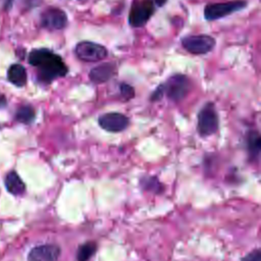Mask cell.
<instances>
[{"label": "cell", "instance_id": "ba28073f", "mask_svg": "<svg viewBox=\"0 0 261 261\" xmlns=\"http://www.w3.org/2000/svg\"><path fill=\"white\" fill-rule=\"evenodd\" d=\"M66 23V13L57 7L47 8L41 15V24L48 30H61Z\"/></svg>", "mask_w": 261, "mask_h": 261}, {"label": "cell", "instance_id": "4fadbf2b", "mask_svg": "<svg viewBox=\"0 0 261 261\" xmlns=\"http://www.w3.org/2000/svg\"><path fill=\"white\" fill-rule=\"evenodd\" d=\"M5 186L8 192H10L13 195H20L25 190L24 184L22 182L20 177L17 175V173L14 171H11L6 175Z\"/></svg>", "mask_w": 261, "mask_h": 261}, {"label": "cell", "instance_id": "3957f363", "mask_svg": "<svg viewBox=\"0 0 261 261\" xmlns=\"http://www.w3.org/2000/svg\"><path fill=\"white\" fill-rule=\"evenodd\" d=\"M247 2L244 0H233L229 2L211 3L206 5L204 9V15L207 20H215L229 15L236 11H239L246 7Z\"/></svg>", "mask_w": 261, "mask_h": 261}, {"label": "cell", "instance_id": "44dd1931", "mask_svg": "<svg viewBox=\"0 0 261 261\" xmlns=\"http://www.w3.org/2000/svg\"><path fill=\"white\" fill-rule=\"evenodd\" d=\"M154 1H155L157 6H162V5H164L166 3L167 0H154Z\"/></svg>", "mask_w": 261, "mask_h": 261}, {"label": "cell", "instance_id": "7a4b0ae2", "mask_svg": "<svg viewBox=\"0 0 261 261\" xmlns=\"http://www.w3.org/2000/svg\"><path fill=\"white\" fill-rule=\"evenodd\" d=\"M163 87L164 94H166L168 99L177 102L182 100L191 90V82L187 75L176 73L170 76L163 84Z\"/></svg>", "mask_w": 261, "mask_h": 261}, {"label": "cell", "instance_id": "9a60e30c", "mask_svg": "<svg viewBox=\"0 0 261 261\" xmlns=\"http://www.w3.org/2000/svg\"><path fill=\"white\" fill-rule=\"evenodd\" d=\"M96 248L97 246L94 242H89L80 246L76 254L77 261H88L92 257V255L95 253Z\"/></svg>", "mask_w": 261, "mask_h": 261}, {"label": "cell", "instance_id": "ffe728a7", "mask_svg": "<svg viewBox=\"0 0 261 261\" xmlns=\"http://www.w3.org/2000/svg\"><path fill=\"white\" fill-rule=\"evenodd\" d=\"M163 95H164V87H163V84H161V85H159V86L157 87V89L152 93V95H151V100H152V101L160 100Z\"/></svg>", "mask_w": 261, "mask_h": 261}, {"label": "cell", "instance_id": "8fae6325", "mask_svg": "<svg viewBox=\"0 0 261 261\" xmlns=\"http://www.w3.org/2000/svg\"><path fill=\"white\" fill-rule=\"evenodd\" d=\"M116 71V66L112 62L102 63L93 69H91L89 73L90 80L95 84H103L109 81Z\"/></svg>", "mask_w": 261, "mask_h": 261}, {"label": "cell", "instance_id": "5b68a950", "mask_svg": "<svg viewBox=\"0 0 261 261\" xmlns=\"http://www.w3.org/2000/svg\"><path fill=\"white\" fill-rule=\"evenodd\" d=\"M74 52L81 60L87 62H96L106 58L108 55V51L104 46L91 41L77 43Z\"/></svg>", "mask_w": 261, "mask_h": 261}, {"label": "cell", "instance_id": "d6986e66", "mask_svg": "<svg viewBox=\"0 0 261 261\" xmlns=\"http://www.w3.org/2000/svg\"><path fill=\"white\" fill-rule=\"evenodd\" d=\"M242 261H261V253L259 249H256L249 253L247 256H245Z\"/></svg>", "mask_w": 261, "mask_h": 261}, {"label": "cell", "instance_id": "2e32d148", "mask_svg": "<svg viewBox=\"0 0 261 261\" xmlns=\"http://www.w3.org/2000/svg\"><path fill=\"white\" fill-rule=\"evenodd\" d=\"M15 117L18 121H20L22 123H30L35 118V110L33 107H31L29 105L21 106L20 108H18Z\"/></svg>", "mask_w": 261, "mask_h": 261}, {"label": "cell", "instance_id": "9c48e42d", "mask_svg": "<svg viewBox=\"0 0 261 261\" xmlns=\"http://www.w3.org/2000/svg\"><path fill=\"white\" fill-rule=\"evenodd\" d=\"M100 126L111 133H117L125 129L129 123L128 118L117 112H110V113H105L101 115L98 119Z\"/></svg>", "mask_w": 261, "mask_h": 261}, {"label": "cell", "instance_id": "ac0fdd59", "mask_svg": "<svg viewBox=\"0 0 261 261\" xmlns=\"http://www.w3.org/2000/svg\"><path fill=\"white\" fill-rule=\"evenodd\" d=\"M119 91H120V94H121L122 98H124V100H129V99L134 98V96H135L134 88L132 86L125 84V83L120 84Z\"/></svg>", "mask_w": 261, "mask_h": 261}, {"label": "cell", "instance_id": "8992f818", "mask_svg": "<svg viewBox=\"0 0 261 261\" xmlns=\"http://www.w3.org/2000/svg\"><path fill=\"white\" fill-rule=\"evenodd\" d=\"M215 39L207 35H192L181 40L182 47L190 53L200 55L206 54L215 47Z\"/></svg>", "mask_w": 261, "mask_h": 261}, {"label": "cell", "instance_id": "6da1fadb", "mask_svg": "<svg viewBox=\"0 0 261 261\" xmlns=\"http://www.w3.org/2000/svg\"><path fill=\"white\" fill-rule=\"evenodd\" d=\"M29 62L39 69V79L46 83L64 76L68 71L61 57L48 49L33 50L29 55Z\"/></svg>", "mask_w": 261, "mask_h": 261}, {"label": "cell", "instance_id": "30bf717a", "mask_svg": "<svg viewBox=\"0 0 261 261\" xmlns=\"http://www.w3.org/2000/svg\"><path fill=\"white\" fill-rule=\"evenodd\" d=\"M60 255V248L56 245H42L31 250L28 261H57Z\"/></svg>", "mask_w": 261, "mask_h": 261}, {"label": "cell", "instance_id": "5bb4252c", "mask_svg": "<svg viewBox=\"0 0 261 261\" xmlns=\"http://www.w3.org/2000/svg\"><path fill=\"white\" fill-rule=\"evenodd\" d=\"M261 149V140L257 132H251L248 137V150L251 158L257 160L260 154Z\"/></svg>", "mask_w": 261, "mask_h": 261}, {"label": "cell", "instance_id": "e0dca14e", "mask_svg": "<svg viewBox=\"0 0 261 261\" xmlns=\"http://www.w3.org/2000/svg\"><path fill=\"white\" fill-rule=\"evenodd\" d=\"M141 186L147 190L152 192H159L162 190L161 184L158 181L157 177L154 176H146L141 180Z\"/></svg>", "mask_w": 261, "mask_h": 261}, {"label": "cell", "instance_id": "52a82bcc", "mask_svg": "<svg viewBox=\"0 0 261 261\" xmlns=\"http://www.w3.org/2000/svg\"><path fill=\"white\" fill-rule=\"evenodd\" d=\"M154 13V3L152 0L136 1L128 14V22L134 28L143 27Z\"/></svg>", "mask_w": 261, "mask_h": 261}, {"label": "cell", "instance_id": "277c9868", "mask_svg": "<svg viewBox=\"0 0 261 261\" xmlns=\"http://www.w3.org/2000/svg\"><path fill=\"white\" fill-rule=\"evenodd\" d=\"M218 129V116L212 103H207L198 115V132L201 136L213 135Z\"/></svg>", "mask_w": 261, "mask_h": 261}, {"label": "cell", "instance_id": "7c38bea8", "mask_svg": "<svg viewBox=\"0 0 261 261\" xmlns=\"http://www.w3.org/2000/svg\"><path fill=\"white\" fill-rule=\"evenodd\" d=\"M10 83L17 87H22L27 83V71L20 64H13L9 67L7 73Z\"/></svg>", "mask_w": 261, "mask_h": 261}]
</instances>
